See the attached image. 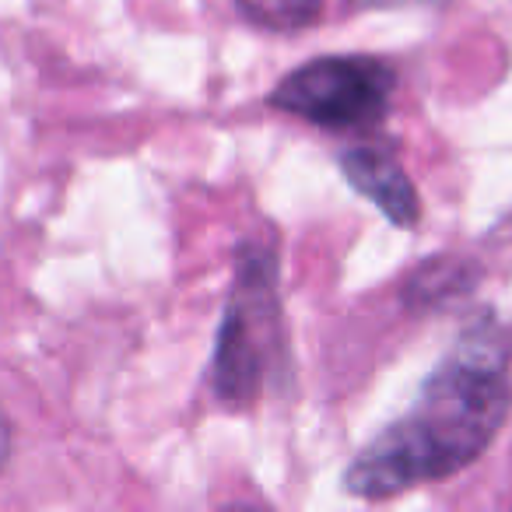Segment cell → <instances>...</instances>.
I'll return each mask as SVG.
<instances>
[{"label":"cell","instance_id":"cell-1","mask_svg":"<svg viewBox=\"0 0 512 512\" xmlns=\"http://www.w3.org/2000/svg\"><path fill=\"white\" fill-rule=\"evenodd\" d=\"M512 411V323L477 313L421 383L404 418L390 421L344 470V491L386 502L446 481L481 460Z\"/></svg>","mask_w":512,"mask_h":512},{"label":"cell","instance_id":"cell-2","mask_svg":"<svg viewBox=\"0 0 512 512\" xmlns=\"http://www.w3.org/2000/svg\"><path fill=\"white\" fill-rule=\"evenodd\" d=\"M285 313H281V264L274 242L242 239L235 249V278L214 334L211 393L225 411H253L267 386L285 376Z\"/></svg>","mask_w":512,"mask_h":512},{"label":"cell","instance_id":"cell-3","mask_svg":"<svg viewBox=\"0 0 512 512\" xmlns=\"http://www.w3.org/2000/svg\"><path fill=\"white\" fill-rule=\"evenodd\" d=\"M397 67L372 53H327L288 71L267 92V106L320 130H369L386 120Z\"/></svg>","mask_w":512,"mask_h":512},{"label":"cell","instance_id":"cell-4","mask_svg":"<svg viewBox=\"0 0 512 512\" xmlns=\"http://www.w3.org/2000/svg\"><path fill=\"white\" fill-rule=\"evenodd\" d=\"M344 179L355 193L379 207L397 228L421 225V197L390 141H355L337 155Z\"/></svg>","mask_w":512,"mask_h":512},{"label":"cell","instance_id":"cell-5","mask_svg":"<svg viewBox=\"0 0 512 512\" xmlns=\"http://www.w3.org/2000/svg\"><path fill=\"white\" fill-rule=\"evenodd\" d=\"M484 267L460 253H435L421 260L400 285V306L407 313H439L467 299L481 281Z\"/></svg>","mask_w":512,"mask_h":512},{"label":"cell","instance_id":"cell-6","mask_svg":"<svg viewBox=\"0 0 512 512\" xmlns=\"http://www.w3.org/2000/svg\"><path fill=\"white\" fill-rule=\"evenodd\" d=\"M249 25L264 32H302L323 15V0H232Z\"/></svg>","mask_w":512,"mask_h":512},{"label":"cell","instance_id":"cell-7","mask_svg":"<svg viewBox=\"0 0 512 512\" xmlns=\"http://www.w3.org/2000/svg\"><path fill=\"white\" fill-rule=\"evenodd\" d=\"M358 11H393V8H449L456 0H348Z\"/></svg>","mask_w":512,"mask_h":512},{"label":"cell","instance_id":"cell-8","mask_svg":"<svg viewBox=\"0 0 512 512\" xmlns=\"http://www.w3.org/2000/svg\"><path fill=\"white\" fill-rule=\"evenodd\" d=\"M11 446H15V432H11L8 414H4V407H0V470L8 467V460H11Z\"/></svg>","mask_w":512,"mask_h":512}]
</instances>
